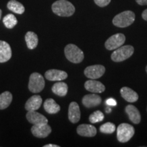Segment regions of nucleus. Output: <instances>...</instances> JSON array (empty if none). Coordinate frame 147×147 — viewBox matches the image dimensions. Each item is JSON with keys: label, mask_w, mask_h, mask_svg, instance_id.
Segmentation results:
<instances>
[{"label": "nucleus", "mask_w": 147, "mask_h": 147, "mask_svg": "<svg viewBox=\"0 0 147 147\" xmlns=\"http://www.w3.org/2000/svg\"><path fill=\"white\" fill-rule=\"evenodd\" d=\"M52 10L57 15L68 17L75 12V7L67 0H58L53 3Z\"/></svg>", "instance_id": "1"}, {"label": "nucleus", "mask_w": 147, "mask_h": 147, "mask_svg": "<svg viewBox=\"0 0 147 147\" xmlns=\"http://www.w3.org/2000/svg\"><path fill=\"white\" fill-rule=\"evenodd\" d=\"M136 15L131 10H126L116 15L113 20V25L120 28L129 27L135 21Z\"/></svg>", "instance_id": "2"}, {"label": "nucleus", "mask_w": 147, "mask_h": 147, "mask_svg": "<svg viewBox=\"0 0 147 147\" xmlns=\"http://www.w3.org/2000/svg\"><path fill=\"white\" fill-rule=\"evenodd\" d=\"M65 57L67 59L74 63H79L84 59V53L82 50L75 45L69 44L64 49Z\"/></svg>", "instance_id": "3"}, {"label": "nucleus", "mask_w": 147, "mask_h": 147, "mask_svg": "<svg viewBox=\"0 0 147 147\" xmlns=\"http://www.w3.org/2000/svg\"><path fill=\"white\" fill-rule=\"evenodd\" d=\"M134 48L131 45L121 46L112 53L111 59L115 62H122L134 54Z\"/></svg>", "instance_id": "4"}, {"label": "nucleus", "mask_w": 147, "mask_h": 147, "mask_svg": "<svg viewBox=\"0 0 147 147\" xmlns=\"http://www.w3.org/2000/svg\"><path fill=\"white\" fill-rule=\"evenodd\" d=\"M117 139L121 143L128 142L135 134L134 127L128 123H121L117 129Z\"/></svg>", "instance_id": "5"}, {"label": "nucleus", "mask_w": 147, "mask_h": 147, "mask_svg": "<svg viewBox=\"0 0 147 147\" xmlns=\"http://www.w3.org/2000/svg\"><path fill=\"white\" fill-rule=\"evenodd\" d=\"M45 86V79L40 74L34 72L31 74L28 84L29 91L34 93H40L44 89Z\"/></svg>", "instance_id": "6"}, {"label": "nucleus", "mask_w": 147, "mask_h": 147, "mask_svg": "<svg viewBox=\"0 0 147 147\" xmlns=\"http://www.w3.org/2000/svg\"><path fill=\"white\" fill-rule=\"evenodd\" d=\"M125 36L123 34H116L110 36L105 42V47L108 51H113L124 45Z\"/></svg>", "instance_id": "7"}, {"label": "nucleus", "mask_w": 147, "mask_h": 147, "mask_svg": "<svg viewBox=\"0 0 147 147\" xmlns=\"http://www.w3.org/2000/svg\"><path fill=\"white\" fill-rule=\"evenodd\" d=\"M106 69L102 65H93L88 66L84 71V75L90 79H97L102 77L105 73Z\"/></svg>", "instance_id": "8"}, {"label": "nucleus", "mask_w": 147, "mask_h": 147, "mask_svg": "<svg viewBox=\"0 0 147 147\" xmlns=\"http://www.w3.org/2000/svg\"><path fill=\"white\" fill-rule=\"evenodd\" d=\"M31 131L35 137L39 138H45L49 136L52 129L49 124L46 123L42 125H34L31 129Z\"/></svg>", "instance_id": "9"}, {"label": "nucleus", "mask_w": 147, "mask_h": 147, "mask_svg": "<svg viewBox=\"0 0 147 147\" xmlns=\"http://www.w3.org/2000/svg\"><path fill=\"white\" fill-rule=\"evenodd\" d=\"M45 78L51 81H61L67 78V74L59 69H49L46 71Z\"/></svg>", "instance_id": "10"}, {"label": "nucleus", "mask_w": 147, "mask_h": 147, "mask_svg": "<svg viewBox=\"0 0 147 147\" xmlns=\"http://www.w3.org/2000/svg\"><path fill=\"white\" fill-rule=\"evenodd\" d=\"M27 119L33 125H42L48 123L47 117L36 111H28L26 115Z\"/></svg>", "instance_id": "11"}, {"label": "nucleus", "mask_w": 147, "mask_h": 147, "mask_svg": "<svg viewBox=\"0 0 147 147\" xmlns=\"http://www.w3.org/2000/svg\"><path fill=\"white\" fill-rule=\"evenodd\" d=\"M82 104L87 108H93L100 105L102 102V98L100 95L94 94H87L83 97L82 100Z\"/></svg>", "instance_id": "12"}, {"label": "nucleus", "mask_w": 147, "mask_h": 147, "mask_svg": "<svg viewBox=\"0 0 147 147\" xmlns=\"http://www.w3.org/2000/svg\"><path fill=\"white\" fill-rule=\"evenodd\" d=\"M84 88L93 93H101L105 91L106 87L102 82L95 80H89L84 83Z\"/></svg>", "instance_id": "13"}, {"label": "nucleus", "mask_w": 147, "mask_h": 147, "mask_svg": "<svg viewBox=\"0 0 147 147\" xmlns=\"http://www.w3.org/2000/svg\"><path fill=\"white\" fill-rule=\"evenodd\" d=\"M68 119L72 123H76L80 121V110L78 104L76 102L70 103L68 109Z\"/></svg>", "instance_id": "14"}, {"label": "nucleus", "mask_w": 147, "mask_h": 147, "mask_svg": "<svg viewBox=\"0 0 147 147\" xmlns=\"http://www.w3.org/2000/svg\"><path fill=\"white\" fill-rule=\"evenodd\" d=\"M77 133L83 137H93L96 135L97 129L92 125L81 124L77 127Z\"/></svg>", "instance_id": "15"}, {"label": "nucleus", "mask_w": 147, "mask_h": 147, "mask_svg": "<svg viewBox=\"0 0 147 147\" xmlns=\"http://www.w3.org/2000/svg\"><path fill=\"white\" fill-rule=\"evenodd\" d=\"M12 49L8 42L0 40V63H5L10 59Z\"/></svg>", "instance_id": "16"}, {"label": "nucleus", "mask_w": 147, "mask_h": 147, "mask_svg": "<svg viewBox=\"0 0 147 147\" xmlns=\"http://www.w3.org/2000/svg\"><path fill=\"white\" fill-rule=\"evenodd\" d=\"M42 104V99L40 95H33L27 101L25 109L27 111H36L40 108Z\"/></svg>", "instance_id": "17"}, {"label": "nucleus", "mask_w": 147, "mask_h": 147, "mask_svg": "<svg viewBox=\"0 0 147 147\" xmlns=\"http://www.w3.org/2000/svg\"><path fill=\"white\" fill-rule=\"evenodd\" d=\"M125 113L132 123L138 124L140 123L141 115L138 108L133 105H127L125 107Z\"/></svg>", "instance_id": "18"}, {"label": "nucleus", "mask_w": 147, "mask_h": 147, "mask_svg": "<svg viewBox=\"0 0 147 147\" xmlns=\"http://www.w3.org/2000/svg\"><path fill=\"white\" fill-rule=\"evenodd\" d=\"M120 93L123 98L128 102H136L138 100L139 97L138 93L129 87H124L121 88Z\"/></svg>", "instance_id": "19"}, {"label": "nucleus", "mask_w": 147, "mask_h": 147, "mask_svg": "<svg viewBox=\"0 0 147 147\" xmlns=\"http://www.w3.org/2000/svg\"><path fill=\"white\" fill-rule=\"evenodd\" d=\"M44 108L46 112L51 115L53 114H56L60 111L61 107L56 103V102L53 99L49 98L47 99L44 103Z\"/></svg>", "instance_id": "20"}, {"label": "nucleus", "mask_w": 147, "mask_h": 147, "mask_svg": "<svg viewBox=\"0 0 147 147\" xmlns=\"http://www.w3.org/2000/svg\"><path fill=\"white\" fill-rule=\"evenodd\" d=\"M67 91H68L67 84L63 82L59 81L57 83L53 84L52 87V91L53 93L55 95L61 97H63L67 95Z\"/></svg>", "instance_id": "21"}, {"label": "nucleus", "mask_w": 147, "mask_h": 147, "mask_svg": "<svg viewBox=\"0 0 147 147\" xmlns=\"http://www.w3.org/2000/svg\"><path fill=\"white\" fill-rule=\"evenodd\" d=\"M25 41L29 49H36L38 44V36L33 32H28L25 35Z\"/></svg>", "instance_id": "22"}, {"label": "nucleus", "mask_w": 147, "mask_h": 147, "mask_svg": "<svg viewBox=\"0 0 147 147\" xmlns=\"http://www.w3.org/2000/svg\"><path fill=\"white\" fill-rule=\"evenodd\" d=\"M12 101V95L10 92L5 91L0 94V110L5 109L10 105Z\"/></svg>", "instance_id": "23"}, {"label": "nucleus", "mask_w": 147, "mask_h": 147, "mask_svg": "<svg viewBox=\"0 0 147 147\" xmlns=\"http://www.w3.org/2000/svg\"><path fill=\"white\" fill-rule=\"evenodd\" d=\"M7 7H8L9 10L16 14H22L25 12L24 5L21 3L16 1V0H10V1H8Z\"/></svg>", "instance_id": "24"}, {"label": "nucleus", "mask_w": 147, "mask_h": 147, "mask_svg": "<svg viewBox=\"0 0 147 147\" xmlns=\"http://www.w3.org/2000/svg\"><path fill=\"white\" fill-rule=\"evenodd\" d=\"M17 19L16 16L12 14H8L4 16L3 19V23L5 27L8 29H12L17 24Z\"/></svg>", "instance_id": "25"}, {"label": "nucleus", "mask_w": 147, "mask_h": 147, "mask_svg": "<svg viewBox=\"0 0 147 147\" xmlns=\"http://www.w3.org/2000/svg\"><path fill=\"white\" fill-rule=\"evenodd\" d=\"M116 130L115 125L111 122H107L106 123L101 125L100 128V131L103 134H111L115 132Z\"/></svg>", "instance_id": "26"}, {"label": "nucleus", "mask_w": 147, "mask_h": 147, "mask_svg": "<svg viewBox=\"0 0 147 147\" xmlns=\"http://www.w3.org/2000/svg\"><path fill=\"white\" fill-rule=\"evenodd\" d=\"M89 121L92 123H96L102 121L104 119V115L102 112L97 110L89 116Z\"/></svg>", "instance_id": "27"}, {"label": "nucleus", "mask_w": 147, "mask_h": 147, "mask_svg": "<svg viewBox=\"0 0 147 147\" xmlns=\"http://www.w3.org/2000/svg\"><path fill=\"white\" fill-rule=\"evenodd\" d=\"M95 3L100 7H105L108 5L111 0H94Z\"/></svg>", "instance_id": "28"}, {"label": "nucleus", "mask_w": 147, "mask_h": 147, "mask_svg": "<svg viewBox=\"0 0 147 147\" xmlns=\"http://www.w3.org/2000/svg\"><path fill=\"white\" fill-rule=\"evenodd\" d=\"M106 104H107L108 106H117V102H116V100L113 98L108 99V100H106Z\"/></svg>", "instance_id": "29"}, {"label": "nucleus", "mask_w": 147, "mask_h": 147, "mask_svg": "<svg viewBox=\"0 0 147 147\" xmlns=\"http://www.w3.org/2000/svg\"><path fill=\"white\" fill-rule=\"evenodd\" d=\"M136 1L140 5H147V0H136Z\"/></svg>", "instance_id": "30"}, {"label": "nucleus", "mask_w": 147, "mask_h": 147, "mask_svg": "<svg viewBox=\"0 0 147 147\" xmlns=\"http://www.w3.org/2000/svg\"><path fill=\"white\" fill-rule=\"evenodd\" d=\"M142 17L143 19L147 21V9L143 11V12L142 13Z\"/></svg>", "instance_id": "31"}, {"label": "nucleus", "mask_w": 147, "mask_h": 147, "mask_svg": "<svg viewBox=\"0 0 147 147\" xmlns=\"http://www.w3.org/2000/svg\"><path fill=\"white\" fill-rule=\"evenodd\" d=\"M44 147H59V145L53 144H49L45 145Z\"/></svg>", "instance_id": "32"}, {"label": "nucleus", "mask_w": 147, "mask_h": 147, "mask_svg": "<svg viewBox=\"0 0 147 147\" xmlns=\"http://www.w3.org/2000/svg\"><path fill=\"white\" fill-rule=\"evenodd\" d=\"M110 111H111V109H110V108H106V113H110Z\"/></svg>", "instance_id": "33"}, {"label": "nucleus", "mask_w": 147, "mask_h": 147, "mask_svg": "<svg viewBox=\"0 0 147 147\" xmlns=\"http://www.w3.org/2000/svg\"><path fill=\"white\" fill-rule=\"evenodd\" d=\"M1 14H2V11H1V10H0V19H1Z\"/></svg>", "instance_id": "34"}, {"label": "nucleus", "mask_w": 147, "mask_h": 147, "mask_svg": "<svg viewBox=\"0 0 147 147\" xmlns=\"http://www.w3.org/2000/svg\"><path fill=\"white\" fill-rule=\"evenodd\" d=\"M146 73H147V65H146Z\"/></svg>", "instance_id": "35"}]
</instances>
